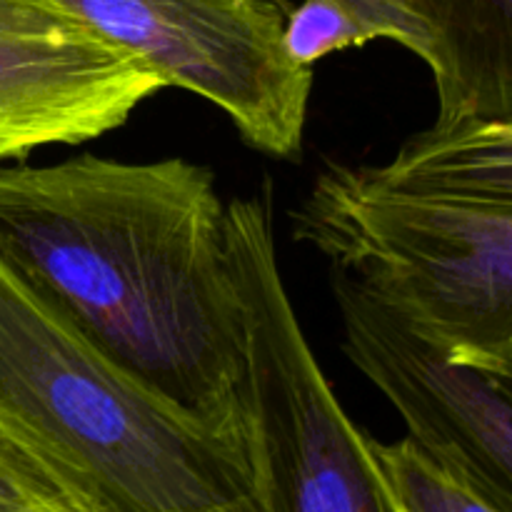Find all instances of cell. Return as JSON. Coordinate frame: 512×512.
Listing matches in <instances>:
<instances>
[{
    "mask_svg": "<svg viewBox=\"0 0 512 512\" xmlns=\"http://www.w3.org/2000/svg\"><path fill=\"white\" fill-rule=\"evenodd\" d=\"M370 448L400 512H498L438 468L408 435L395 443L370 435Z\"/></svg>",
    "mask_w": 512,
    "mask_h": 512,
    "instance_id": "obj_10",
    "label": "cell"
},
{
    "mask_svg": "<svg viewBox=\"0 0 512 512\" xmlns=\"http://www.w3.org/2000/svg\"><path fill=\"white\" fill-rule=\"evenodd\" d=\"M363 45L353 20L328 0H303L290 8L285 23V48L295 63L315 68L328 55Z\"/></svg>",
    "mask_w": 512,
    "mask_h": 512,
    "instance_id": "obj_11",
    "label": "cell"
},
{
    "mask_svg": "<svg viewBox=\"0 0 512 512\" xmlns=\"http://www.w3.org/2000/svg\"><path fill=\"white\" fill-rule=\"evenodd\" d=\"M405 45L438 90L433 125L512 123V0H405Z\"/></svg>",
    "mask_w": 512,
    "mask_h": 512,
    "instance_id": "obj_8",
    "label": "cell"
},
{
    "mask_svg": "<svg viewBox=\"0 0 512 512\" xmlns=\"http://www.w3.org/2000/svg\"><path fill=\"white\" fill-rule=\"evenodd\" d=\"M228 248L248 335L258 512H400L370 435L345 413L285 288L270 183L228 200Z\"/></svg>",
    "mask_w": 512,
    "mask_h": 512,
    "instance_id": "obj_4",
    "label": "cell"
},
{
    "mask_svg": "<svg viewBox=\"0 0 512 512\" xmlns=\"http://www.w3.org/2000/svg\"><path fill=\"white\" fill-rule=\"evenodd\" d=\"M413 333L458 358H512V198L400 188L373 165L320 170L290 215Z\"/></svg>",
    "mask_w": 512,
    "mask_h": 512,
    "instance_id": "obj_3",
    "label": "cell"
},
{
    "mask_svg": "<svg viewBox=\"0 0 512 512\" xmlns=\"http://www.w3.org/2000/svg\"><path fill=\"white\" fill-rule=\"evenodd\" d=\"M0 512H80L25 458L0 440Z\"/></svg>",
    "mask_w": 512,
    "mask_h": 512,
    "instance_id": "obj_12",
    "label": "cell"
},
{
    "mask_svg": "<svg viewBox=\"0 0 512 512\" xmlns=\"http://www.w3.org/2000/svg\"><path fill=\"white\" fill-rule=\"evenodd\" d=\"M0 440L80 512H258L250 445L115 368L3 265Z\"/></svg>",
    "mask_w": 512,
    "mask_h": 512,
    "instance_id": "obj_2",
    "label": "cell"
},
{
    "mask_svg": "<svg viewBox=\"0 0 512 512\" xmlns=\"http://www.w3.org/2000/svg\"><path fill=\"white\" fill-rule=\"evenodd\" d=\"M165 88L60 0H0V163L103 138Z\"/></svg>",
    "mask_w": 512,
    "mask_h": 512,
    "instance_id": "obj_7",
    "label": "cell"
},
{
    "mask_svg": "<svg viewBox=\"0 0 512 512\" xmlns=\"http://www.w3.org/2000/svg\"><path fill=\"white\" fill-rule=\"evenodd\" d=\"M343 350L408 438L498 512H512V358L448 355L333 270Z\"/></svg>",
    "mask_w": 512,
    "mask_h": 512,
    "instance_id": "obj_6",
    "label": "cell"
},
{
    "mask_svg": "<svg viewBox=\"0 0 512 512\" xmlns=\"http://www.w3.org/2000/svg\"><path fill=\"white\" fill-rule=\"evenodd\" d=\"M165 85L228 115L250 148L303 153L315 68L285 48L288 0H60Z\"/></svg>",
    "mask_w": 512,
    "mask_h": 512,
    "instance_id": "obj_5",
    "label": "cell"
},
{
    "mask_svg": "<svg viewBox=\"0 0 512 512\" xmlns=\"http://www.w3.org/2000/svg\"><path fill=\"white\" fill-rule=\"evenodd\" d=\"M0 265L105 360L250 445L228 200L185 158L0 165Z\"/></svg>",
    "mask_w": 512,
    "mask_h": 512,
    "instance_id": "obj_1",
    "label": "cell"
},
{
    "mask_svg": "<svg viewBox=\"0 0 512 512\" xmlns=\"http://www.w3.org/2000/svg\"><path fill=\"white\" fill-rule=\"evenodd\" d=\"M373 168L400 188L512 198V123L430 125Z\"/></svg>",
    "mask_w": 512,
    "mask_h": 512,
    "instance_id": "obj_9",
    "label": "cell"
}]
</instances>
